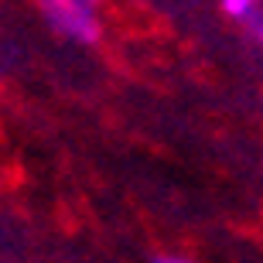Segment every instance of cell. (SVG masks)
Segmentation results:
<instances>
[{
  "instance_id": "6da1fadb",
  "label": "cell",
  "mask_w": 263,
  "mask_h": 263,
  "mask_svg": "<svg viewBox=\"0 0 263 263\" xmlns=\"http://www.w3.org/2000/svg\"><path fill=\"white\" fill-rule=\"evenodd\" d=\"M38 4L41 14L48 17V24L59 34L82 41V45L99 38V14H96L99 0H38Z\"/></svg>"
},
{
  "instance_id": "7a4b0ae2",
  "label": "cell",
  "mask_w": 263,
  "mask_h": 263,
  "mask_svg": "<svg viewBox=\"0 0 263 263\" xmlns=\"http://www.w3.org/2000/svg\"><path fill=\"white\" fill-rule=\"evenodd\" d=\"M219 4H222V10H226V14H229L233 21H239L243 28L263 10V7H260V0H219Z\"/></svg>"
},
{
  "instance_id": "3957f363",
  "label": "cell",
  "mask_w": 263,
  "mask_h": 263,
  "mask_svg": "<svg viewBox=\"0 0 263 263\" xmlns=\"http://www.w3.org/2000/svg\"><path fill=\"white\" fill-rule=\"evenodd\" d=\"M246 34H250V38H253L256 45H260V48H263V10H260V14H256L253 21H250V24H246Z\"/></svg>"
},
{
  "instance_id": "277c9868",
  "label": "cell",
  "mask_w": 263,
  "mask_h": 263,
  "mask_svg": "<svg viewBox=\"0 0 263 263\" xmlns=\"http://www.w3.org/2000/svg\"><path fill=\"white\" fill-rule=\"evenodd\" d=\"M154 263H192L188 256H178V253H161V256H154Z\"/></svg>"
}]
</instances>
